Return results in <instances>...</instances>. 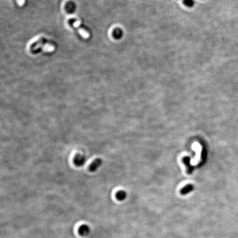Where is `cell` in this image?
<instances>
[{"label":"cell","instance_id":"1","mask_svg":"<svg viewBox=\"0 0 238 238\" xmlns=\"http://www.w3.org/2000/svg\"><path fill=\"white\" fill-rule=\"evenodd\" d=\"M40 47H41V49L45 52H52L55 50V46L54 45L48 43L43 44L42 40L39 41L38 43L35 45L33 47V50H38Z\"/></svg>","mask_w":238,"mask_h":238},{"label":"cell","instance_id":"2","mask_svg":"<svg viewBox=\"0 0 238 238\" xmlns=\"http://www.w3.org/2000/svg\"><path fill=\"white\" fill-rule=\"evenodd\" d=\"M81 22L79 20H76L75 22H73V26L75 28H76L77 29L78 33L80 34V35L84 38V39H88L90 38V33L87 32L85 29H84L83 28H81Z\"/></svg>","mask_w":238,"mask_h":238},{"label":"cell","instance_id":"3","mask_svg":"<svg viewBox=\"0 0 238 238\" xmlns=\"http://www.w3.org/2000/svg\"><path fill=\"white\" fill-rule=\"evenodd\" d=\"M86 160L87 159L84 155L77 154L75 156L73 162L77 167H82L85 164Z\"/></svg>","mask_w":238,"mask_h":238},{"label":"cell","instance_id":"4","mask_svg":"<svg viewBox=\"0 0 238 238\" xmlns=\"http://www.w3.org/2000/svg\"><path fill=\"white\" fill-rule=\"evenodd\" d=\"M90 232V227L87 224H83L79 226L78 229V233L82 237L88 236Z\"/></svg>","mask_w":238,"mask_h":238},{"label":"cell","instance_id":"5","mask_svg":"<svg viewBox=\"0 0 238 238\" xmlns=\"http://www.w3.org/2000/svg\"><path fill=\"white\" fill-rule=\"evenodd\" d=\"M102 160L100 158H97L93 161L89 167V170L91 172H94L102 165Z\"/></svg>","mask_w":238,"mask_h":238},{"label":"cell","instance_id":"6","mask_svg":"<svg viewBox=\"0 0 238 238\" xmlns=\"http://www.w3.org/2000/svg\"><path fill=\"white\" fill-rule=\"evenodd\" d=\"M194 189V186L192 184H187L186 186L182 187L180 190V193L182 195H185L191 193Z\"/></svg>","mask_w":238,"mask_h":238},{"label":"cell","instance_id":"7","mask_svg":"<svg viewBox=\"0 0 238 238\" xmlns=\"http://www.w3.org/2000/svg\"><path fill=\"white\" fill-rule=\"evenodd\" d=\"M116 197L117 200L120 201H122L126 199L127 197V193L123 190L119 191L116 193Z\"/></svg>","mask_w":238,"mask_h":238},{"label":"cell","instance_id":"8","mask_svg":"<svg viewBox=\"0 0 238 238\" xmlns=\"http://www.w3.org/2000/svg\"><path fill=\"white\" fill-rule=\"evenodd\" d=\"M183 161H184L185 164L186 165V167H187L188 173L191 174L192 173V172L193 171V167L191 166V165L190 164V158L189 157H185L183 159Z\"/></svg>","mask_w":238,"mask_h":238},{"label":"cell","instance_id":"9","mask_svg":"<svg viewBox=\"0 0 238 238\" xmlns=\"http://www.w3.org/2000/svg\"><path fill=\"white\" fill-rule=\"evenodd\" d=\"M184 5L187 7H193L195 5L194 0H184Z\"/></svg>","mask_w":238,"mask_h":238},{"label":"cell","instance_id":"10","mask_svg":"<svg viewBox=\"0 0 238 238\" xmlns=\"http://www.w3.org/2000/svg\"><path fill=\"white\" fill-rule=\"evenodd\" d=\"M17 3L20 6H22L25 3V0H17Z\"/></svg>","mask_w":238,"mask_h":238}]
</instances>
